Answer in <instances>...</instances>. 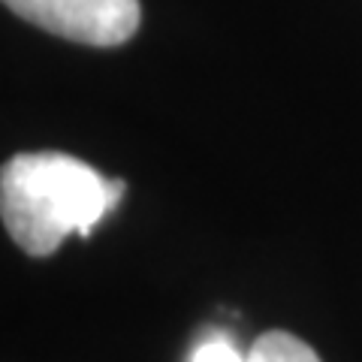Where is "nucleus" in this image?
I'll use <instances>...</instances> for the list:
<instances>
[{
  "label": "nucleus",
  "mask_w": 362,
  "mask_h": 362,
  "mask_svg": "<svg viewBox=\"0 0 362 362\" xmlns=\"http://www.w3.org/2000/svg\"><path fill=\"white\" fill-rule=\"evenodd\" d=\"M247 362H320V356L290 332H263L247 350Z\"/></svg>",
  "instance_id": "obj_3"
},
{
  "label": "nucleus",
  "mask_w": 362,
  "mask_h": 362,
  "mask_svg": "<svg viewBox=\"0 0 362 362\" xmlns=\"http://www.w3.org/2000/svg\"><path fill=\"white\" fill-rule=\"evenodd\" d=\"M190 362H247V356H242L239 347L226 335H211V338H202L194 347Z\"/></svg>",
  "instance_id": "obj_4"
},
{
  "label": "nucleus",
  "mask_w": 362,
  "mask_h": 362,
  "mask_svg": "<svg viewBox=\"0 0 362 362\" xmlns=\"http://www.w3.org/2000/svg\"><path fill=\"white\" fill-rule=\"evenodd\" d=\"M16 16L54 37L97 45L127 42L139 30V0H4Z\"/></svg>",
  "instance_id": "obj_2"
},
{
  "label": "nucleus",
  "mask_w": 362,
  "mask_h": 362,
  "mask_svg": "<svg viewBox=\"0 0 362 362\" xmlns=\"http://www.w3.org/2000/svg\"><path fill=\"white\" fill-rule=\"evenodd\" d=\"M124 197L121 178L61 151H28L0 173V214L13 242L30 257H49L70 233L90 235Z\"/></svg>",
  "instance_id": "obj_1"
}]
</instances>
